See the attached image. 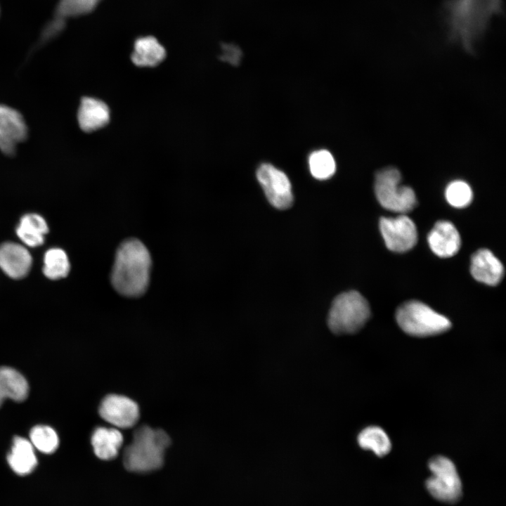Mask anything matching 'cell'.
Segmentation results:
<instances>
[{
    "instance_id": "1",
    "label": "cell",
    "mask_w": 506,
    "mask_h": 506,
    "mask_svg": "<svg viewBox=\"0 0 506 506\" xmlns=\"http://www.w3.org/2000/svg\"><path fill=\"white\" fill-rule=\"evenodd\" d=\"M448 37L468 52L502 12V0H446L443 5Z\"/></svg>"
},
{
    "instance_id": "2",
    "label": "cell",
    "mask_w": 506,
    "mask_h": 506,
    "mask_svg": "<svg viewBox=\"0 0 506 506\" xmlns=\"http://www.w3.org/2000/svg\"><path fill=\"white\" fill-rule=\"evenodd\" d=\"M150 266L151 258L146 247L136 239L125 240L116 252L112 284L122 295L139 296L148 287Z\"/></svg>"
},
{
    "instance_id": "3",
    "label": "cell",
    "mask_w": 506,
    "mask_h": 506,
    "mask_svg": "<svg viewBox=\"0 0 506 506\" xmlns=\"http://www.w3.org/2000/svg\"><path fill=\"white\" fill-rule=\"evenodd\" d=\"M171 441L162 429L143 425L135 430L131 443L126 447L123 462L126 469L147 472L161 467L164 451Z\"/></svg>"
},
{
    "instance_id": "4",
    "label": "cell",
    "mask_w": 506,
    "mask_h": 506,
    "mask_svg": "<svg viewBox=\"0 0 506 506\" xmlns=\"http://www.w3.org/2000/svg\"><path fill=\"white\" fill-rule=\"evenodd\" d=\"M370 316V306L365 297L356 291H349L334 299L327 325L337 335L355 333L364 326Z\"/></svg>"
},
{
    "instance_id": "5",
    "label": "cell",
    "mask_w": 506,
    "mask_h": 506,
    "mask_svg": "<svg viewBox=\"0 0 506 506\" xmlns=\"http://www.w3.org/2000/svg\"><path fill=\"white\" fill-rule=\"evenodd\" d=\"M396 320L406 333L415 337L438 335L451 326L447 318L416 300L402 304L396 311Z\"/></svg>"
},
{
    "instance_id": "6",
    "label": "cell",
    "mask_w": 506,
    "mask_h": 506,
    "mask_svg": "<svg viewBox=\"0 0 506 506\" xmlns=\"http://www.w3.org/2000/svg\"><path fill=\"white\" fill-rule=\"evenodd\" d=\"M399 171L388 167L375 175V193L379 204L385 209L404 214L413 209L417 204L414 190L400 185Z\"/></svg>"
},
{
    "instance_id": "7",
    "label": "cell",
    "mask_w": 506,
    "mask_h": 506,
    "mask_svg": "<svg viewBox=\"0 0 506 506\" xmlns=\"http://www.w3.org/2000/svg\"><path fill=\"white\" fill-rule=\"evenodd\" d=\"M432 475L426 481L429 493L436 500L455 503L462 495V483L453 462L443 456H436L429 462Z\"/></svg>"
},
{
    "instance_id": "8",
    "label": "cell",
    "mask_w": 506,
    "mask_h": 506,
    "mask_svg": "<svg viewBox=\"0 0 506 506\" xmlns=\"http://www.w3.org/2000/svg\"><path fill=\"white\" fill-rule=\"evenodd\" d=\"M257 178L269 202L275 208L286 209L293 204L291 183L281 170L268 163L257 170Z\"/></svg>"
},
{
    "instance_id": "9",
    "label": "cell",
    "mask_w": 506,
    "mask_h": 506,
    "mask_svg": "<svg viewBox=\"0 0 506 506\" xmlns=\"http://www.w3.org/2000/svg\"><path fill=\"white\" fill-rule=\"evenodd\" d=\"M379 226L385 245L391 251L406 252L417 243L415 224L410 218L404 214L396 217H382L379 220Z\"/></svg>"
},
{
    "instance_id": "10",
    "label": "cell",
    "mask_w": 506,
    "mask_h": 506,
    "mask_svg": "<svg viewBox=\"0 0 506 506\" xmlns=\"http://www.w3.org/2000/svg\"><path fill=\"white\" fill-rule=\"evenodd\" d=\"M26 122L17 110L0 104V150L7 156H13L17 145L27 139Z\"/></svg>"
},
{
    "instance_id": "11",
    "label": "cell",
    "mask_w": 506,
    "mask_h": 506,
    "mask_svg": "<svg viewBox=\"0 0 506 506\" xmlns=\"http://www.w3.org/2000/svg\"><path fill=\"white\" fill-rule=\"evenodd\" d=\"M99 413L108 422L119 428L133 427L139 417V409L133 400L120 395L110 394L102 401Z\"/></svg>"
},
{
    "instance_id": "12",
    "label": "cell",
    "mask_w": 506,
    "mask_h": 506,
    "mask_svg": "<svg viewBox=\"0 0 506 506\" xmlns=\"http://www.w3.org/2000/svg\"><path fill=\"white\" fill-rule=\"evenodd\" d=\"M32 258L24 246L13 242L0 245V268L13 279L25 277L30 271Z\"/></svg>"
},
{
    "instance_id": "13",
    "label": "cell",
    "mask_w": 506,
    "mask_h": 506,
    "mask_svg": "<svg viewBox=\"0 0 506 506\" xmlns=\"http://www.w3.org/2000/svg\"><path fill=\"white\" fill-rule=\"evenodd\" d=\"M428 243L432 252L443 258L455 255L460 248L461 239L455 226L448 221H439L429 232Z\"/></svg>"
},
{
    "instance_id": "14",
    "label": "cell",
    "mask_w": 506,
    "mask_h": 506,
    "mask_svg": "<svg viewBox=\"0 0 506 506\" xmlns=\"http://www.w3.org/2000/svg\"><path fill=\"white\" fill-rule=\"evenodd\" d=\"M470 271L477 281L495 285L503 276L504 268L500 261L490 250L481 249L472 257Z\"/></svg>"
},
{
    "instance_id": "15",
    "label": "cell",
    "mask_w": 506,
    "mask_h": 506,
    "mask_svg": "<svg viewBox=\"0 0 506 506\" xmlns=\"http://www.w3.org/2000/svg\"><path fill=\"white\" fill-rule=\"evenodd\" d=\"M77 120L82 131L92 132L103 128L109 122L110 110L108 105L99 99L84 97L78 109Z\"/></svg>"
},
{
    "instance_id": "16",
    "label": "cell",
    "mask_w": 506,
    "mask_h": 506,
    "mask_svg": "<svg viewBox=\"0 0 506 506\" xmlns=\"http://www.w3.org/2000/svg\"><path fill=\"white\" fill-rule=\"evenodd\" d=\"M29 392L26 379L19 372L9 367H0V406L6 398L20 402Z\"/></svg>"
},
{
    "instance_id": "17",
    "label": "cell",
    "mask_w": 506,
    "mask_h": 506,
    "mask_svg": "<svg viewBox=\"0 0 506 506\" xmlns=\"http://www.w3.org/2000/svg\"><path fill=\"white\" fill-rule=\"evenodd\" d=\"M48 232L45 219L37 214H25L16 228V234L27 246L36 247L44 242L45 235Z\"/></svg>"
},
{
    "instance_id": "18",
    "label": "cell",
    "mask_w": 506,
    "mask_h": 506,
    "mask_svg": "<svg viewBox=\"0 0 506 506\" xmlns=\"http://www.w3.org/2000/svg\"><path fill=\"white\" fill-rule=\"evenodd\" d=\"M33 447L31 442L25 438H14L7 460L11 468L18 474H27L35 468L37 460Z\"/></svg>"
},
{
    "instance_id": "19",
    "label": "cell",
    "mask_w": 506,
    "mask_h": 506,
    "mask_svg": "<svg viewBox=\"0 0 506 506\" xmlns=\"http://www.w3.org/2000/svg\"><path fill=\"white\" fill-rule=\"evenodd\" d=\"M164 48L153 37H141L135 41L132 62L139 67H154L165 58Z\"/></svg>"
},
{
    "instance_id": "20",
    "label": "cell",
    "mask_w": 506,
    "mask_h": 506,
    "mask_svg": "<svg viewBox=\"0 0 506 506\" xmlns=\"http://www.w3.org/2000/svg\"><path fill=\"white\" fill-rule=\"evenodd\" d=\"M123 436L117 429L98 427L91 437V443L96 455L102 460L115 458L122 444Z\"/></svg>"
},
{
    "instance_id": "21",
    "label": "cell",
    "mask_w": 506,
    "mask_h": 506,
    "mask_svg": "<svg viewBox=\"0 0 506 506\" xmlns=\"http://www.w3.org/2000/svg\"><path fill=\"white\" fill-rule=\"evenodd\" d=\"M359 446L382 457L389 453L391 443L388 435L379 427L370 426L361 432L358 436Z\"/></svg>"
},
{
    "instance_id": "22",
    "label": "cell",
    "mask_w": 506,
    "mask_h": 506,
    "mask_svg": "<svg viewBox=\"0 0 506 506\" xmlns=\"http://www.w3.org/2000/svg\"><path fill=\"white\" fill-rule=\"evenodd\" d=\"M70 265L65 252L60 248L47 250L44 257L43 273L51 280H58L66 277Z\"/></svg>"
},
{
    "instance_id": "23",
    "label": "cell",
    "mask_w": 506,
    "mask_h": 506,
    "mask_svg": "<svg viewBox=\"0 0 506 506\" xmlns=\"http://www.w3.org/2000/svg\"><path fill=\"white\" fill-rule=\"evenodd\" d=\"M309 166L311 175L319 180L329 179L336 170L333 156L328 150L323 149L316 150L310 155Z\"/></svg>"
},
{
    "instance_id": "24",
    "label": "cell",
    "mask_w": 506,
    "mask_h": 506,
    "mask_svg": "<svg viewBox=\"0 0 506 506\" xmlns=\"http://www.w3.org/2000/svg\"><path fill=\"white\" fill-rule=\"evenodd\" d=\"M30 438L32 446L44 453L54 452L59 443L58 436L54 429L45 425L34 427L30 431Z\"/></svg>"
},
{
    "instance_id": "25",
    "label": "cell",
    "mask_w": 506,
    "mask_h": 506,
    "mask_svg": "<svg viewBox=\"0 0 506 506\" xmlns=\"http://www.w3.org/2000/svg\"><path fill=\"white\" fill-rule=\"evenodd\" d=\"M100 0H60L56 12V17L63 20L92 11Z\"/></svg>"
},
{
    "instance_id": "26",
    "label": "cell",
    "mask_w": 506,
    "mask_h": 506,
    "mask_svg": "<svg viewBox=\"0 0 506 506\" xmlns=\"http://www.w3.org/2000/svg\"><path fill=\"white\" fill-rule=\"evenodd\" d=\"M448 202L454 207H467L472 200L470 186L463 181H454L448 184L445 193Z\"/></svg>"
},
{
    "instance_id": "27",
    "label": "cell",
    "mask_w": 506,
    "mask_h": 506,
    "mask_svg": "<svg viewBox=\"0 0 506 506\" xmlns=\"http://www.w3.org/2000/svg\"><path fill=\"white\" fill-rule=\"evenodd\" d=\"M221 59L231 63L232 65H236L240 61V54L237 50L231 49V47L225 46L223 54L221 56Z\"/></svg>"
}]
</instances>
